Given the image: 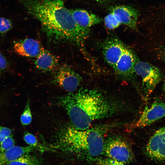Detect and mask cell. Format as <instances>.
I'll return each mask as SVG.
<instances>
[{
  "label": "cell",
  "mask_w": 165,
  "mask_h": 165,
  "mask_svg": "<svg viewBox=\"0 0 165 165\" xmlns=\"http://www.w3.org/2000/svg\"><path fill=\"white\" fill-rule=\"evenodd\" d=\"M17 1L30 15L39 21L49 38L83 46L89 31L76 24L62 0Z\"/></svg>",
  "instance_id": "obj_1"
},
{
  "label": "cell",
  "mask_w": 165,
  "mask_h": 165,
  "mask_svg": "<svg viewBox=\"0 0 165 165\" xmlns=\"http://www.w3.org/2000/svg\"><path fill=\"white\" fill-rule=\"evenodd\" d=\"M56 101L66 111L72 125L79 130L89 128L95 120L115 115L121 108L98 90L82 88L59 97Z\"/></svg>",
  "instance_id": "obj_2"
},
{
  "label": "cell",
  "mask_w": 165,
  "mask_h": 165,
  "mask_svg": "<svg viewBox=\"0 0 165 165\" xmlns=\"http://www.w3.org/2000/svg\"><path fill=\"white\" fill-rule=\"evenodd\" d=\"M105 130L101 126L79 130L67 126L58 132L52 146L89 163L97 162L104 155Z\"/></svg>",
  "instance_id": "obj_3"
},
{
  "label": "cell",
  "mask_w": 165,
  "mask_h": 165,
  "mask_svg": "<svg viewBox=\"0 0 165 165\" xmlns=\"http://www.w3.org/2000/svg\"><path fill=\"white\" fill-rule=\"evenodd\" d=\"M104 153L107 157L126 164L132 162L134 159L130 145L118 136H110L105 139Z\"/></svg>",
  "instance_id": "obj_4"
},
{
  "label": "cell",
  "mask_w": 165,
  "mask_h": 165,
  "mask_svg": "<svg viewBox=\"0 0 165 165\" xmlns=\"http://www.w3.org/2000/svg\"><path fill=\"white\" fill-rule=\"evenodd\" d=\"M134 72L142 79V88L145 94L148 96L163 78L162 71L153 65L138 59Z\"/></svg>",
  "instance_id": "obj_5"
},
{
  "label": "cell",
  "mask_w": 165,
  "mask_h": 165,
  "mask_svg": "<svg viewBox=\"0 0 165 165\" xmlns=\"http://www.w3.org/2000/svg\"><path fill=\"white\" fill-rule=\"evenodd\" d=\"M82 81L81 76L68 65L60 67L54 74L53 81L69 93L74 92Z\"/></svg>",
  "instance_id": "obj_6"
},
{
  "label": "cell",
  "mask_w": 165,
  "mask_h": 165,
  "mask_svg": "<svg viewBox=\"0 0 165 165\" xmlns=\"http://www.w3.org/2000/svg\"><path fill=\"white\" fill-rule=\"evenodd\" d=\"M165 117V101L157 99L145 108L139 119L131 128H140L149 126Z\"/></svg>",
  "instance_id": "obj_7"
},
{
  "label": "cell",
  "mask_w": 165,
  "mask_h": 165,
  "mask_svg": "<svg viewBox=\"0 0 165 165\" xmlns=\"http://www.w3.org/2000/svg\"><path fill=\"white\" fill-rule=\"evenodd\" d=\"M147 155L154 160L165 161V127L157 130L146 147Z\"/></svg>",
  "instance_id": "obj_8"
},
{
  "label": "cell",
  "mask_w": 165,
  "mask_h": 165,
  "mask_svg": "<svg viewBox=\"0 0 165 165\" xmlns=\"http://www.w3.org/2000/svg\"><path fill=\"white\" fill-rule=\"evenodd\" d=\"M127 48L119 39L114 37L107 38L102 44L105 61L113 68Z\"/></svg>",
  "instance_id": "obj_9"
},
{
  "label": "cell",
  "mask_w": 165,
  "mask_h": 165,
  "mask_svg": "<svg viewBox=\"0 0 165 165\" xmlns=\"http://www.w3.org/2000/svg\"><path fill=\"white\" fill-rule=\"evenodd\" d=\"M138 59L134 53L127 48L113 69L121 78L130 80L135 73L134 68Z\"/></svg>",
  "instance_id": "obj_10"
},
{
  "label": "cell",
  "mask_w": 165,
  "mask_h": 165,
  "mask_svg": "<svg viewBox=\"0 0 165 165\" xmlns=\"http://www.w3.org/2000/svg\"><path fill=\"white\" fill-rule=\"evenodd\" d=\"M14 51L22 56L36 58L43 48L37 40L28 38L14 41Z\"/></svg>",
  "instance_id": "obj_11"
},
{
  "label": "cell",
  "mask_w": 165,
  "mask_h": 165,
  "mask_svg": "<svg viewBox=\"0 0 165 165\" xmlns=\"http://www.w3.org/2000/svg\"><path fill=\"white\" fill-rule=\"evenodd\" d=\"M111 12L121 24L125 25L133 29H137L139 14L136 9L128 6H119L113 8Z\"/></svg>",
  "instance_id": "obj_12"
},
{
  "label": "cell",
  "mask_w": 165,
  "mask_h": 165,
  "mask_svg": "<svg viewBox=\"0 0 165 165\" xmlns=\"http://www.w3.org/2000/svg\"><path fill=\"white\" fill-rule=\"evenodd\" d=\"M76 24L82 28L89 31L92 26L99 24L101 19L94 14L81 9H70Z\"/></svg>",
  "instance_id": "obj_13"
},
{
  "label": "cell",
  "mask_w": 165,
  "mask_h": 165,
  "mask_svg": "<svg viewBox=\"0 0 165 165\" xmlns=\"http://www.w3.org/2000/svg\"><path fill=\"white\" fill-rule=\"evenodd\" d=\"M36 58L35 62V67L43 72L53 70L58 65L59 60L57 57L44 48Z\"/></svg>",
  "instance_id": "obj_14"
},
{
  "label": "cell",
  "mask_w": 165,
  "mask_h": 165,
  "mask_svg": "<svg viewBox=\"0 0 165 165\" xmlns=\"http://www.w3.org/2000/svg\"><path fill=\"white\" fill-rule=\"evenodd\" d=\"M35 148L30 145L26 147L14 146L6 151L0 152V165H5L25 155L30 154Z\"/></svg>",
  "instance_id": "obj_15"
},
{
  "label": "cell",
  "mask_w": 165,
  "mask_h": 165,
  "mask_svg": "<svg viewBox=\"0 0 165 165\" xmlns=\"http://www.w3.org/2000/svg\"><path fill=\"white\" fill-rule=\"evenodd\" d=\"M41 161L37 157L28 154L5 165H41Z\"/></svg>",
  "instance_id": "obj_16"
},
{
  "label": "cell",
  "mask_w": 165,
  "mask_h": 165,
  "mask_svg": "<svg viewBox=\"0 0 165 165\" xmlns=\"http://www.w3.org/2000/svg\"><path fill=\"white\" fill-rule=\"evenodd\" d=\"M23 138L25 142L29 145L35 148H38L39 150L42 151L45 149L44 147L39 144L36 137L30 133L25 132Z\"/></svg>",
  "instance_id": "obj_17"
},
{
  "label": "cell",
  "mask_w": 165,
  "mask_h": 165,
  "mask_svg": "<svg viewBox=\"0 0 165 165\" xmlns=\"http://www.w3.org/2000/svg\"><path fill=\"white\" fill-rule=\"evenodd\" d=\"M32 115L30 105V101L28 99L24 109L20 117V122L23 125L30 124L32 121Z\"/></svg>",
  "instance_id": "obj_18"
},
{
  "label": "cell",
  "mask_w": 165,
  "mask_h": 165,
  "mask_svg": "<svg viewBox=\"0 0 165 165\" xmlns=\"http://www.w3.org/2000/svg\"><path fill=\"white\" fill-rule=\"evenodd\" d=\"M104 22L105 26L110 30L115 29L121 24L115 16L111 12L105 16Z\"/></svg>",
  "instance_id": "obj_19"
},
{
  "label": "cell",
  "mask_w": 165,
  "mask_h": 165,
  "mask_svg": "<svg viewBox=\"0 0 165 165\" xmlns=\"http://www.w3.org/2000/svg\"><path fill=\"white\" fill-rule=\"evenodd\" d=\"M13 28V22L9 19L0 17V34L4 35Z\"/></svg>",
  "instance_id": "obj_20"
},
{
  "label": "cell",
  "mask_w": 165,
  "mask_h": 165,
  "mask_svg": "<svg viewBox=\"0 0 165 165\" xmlns=\"http://www.w3.org/2000/svg\"><path fill=\"white\" fill-rule=\"evenodd\" d=\"M15 141L12 135L6 138L0 143V152L6 151L14 146Z\"/></svg>",
  "instance_id": "obj_21"
},
{
  "label": "cell",
  "mask_w": 165,
  "mask_h": 165,
  "mask_svg": "<svg viewBox=\"0 0 165 165\" xmlns=\"http://www.w3.org/2000/svg\"><path fill=\"white\" fill-rule=\"evenodd\" d=\"M96 162L97 165H128L127 164L118 161L108 157L102 158L98 160Z\"/></svg>",
  "instance_id": "obj_22"
},
{
  "label": "cell",
  "mask_w": 165,
  "mask_h": 165,
  "mask_svg": "<svg viewBox=\"0 0 165 165\" xmlns=\"http://www.w3.org/2000/svg\"><path fill=\"white\" fill-rule=\"evenodd\" d=\"M12 134L10 129L0 126V143L6 138L12 135Z\"/></svg>",
  "instance_id": "obj_23"
},
{
  "label": "cell",
  "mask_w": 165,
  "mask_h": 165,
  "mask_svg": "<svg viewBox=\"0 0 165 165\" xmlns=\"http://www.w3.org/2000/svg\"><path fill=\"white\" fill-rule=\"evenodd\" d=\"M156 56L165 64V45H160L156 48Z\"/></svg>",
  "instance_id": "obj_24"
},
{
  "label": "cell",
  "mask_w": 165,
  "mask_h": 165,
  "mask_svg": "<svg viewBox=\"0 0 165 165\" xmlns=\"http://www.w3.org/2000/svg\"><path fill=\"white\" fill-rule=\"evenodd\" d=\"M9 63L6 57L0 52V74L8 68Z\"/></svg>",
  "instance_id": "obj_25"
},
{
  "label": "cell",
  "mask_w": 165,
  "mask_h": 165,
  "mask_svg": "<svg viewBox=\"0 0 165 165\" xmlns=\"http://www.w3.org/2000/svg\"><path fill=\"white\" fill-rule=\"evenodd\" d=\"M162 90L165 95V82L163 83L162 86Z\"/></svg>",
  "instance_id": "obj_26"
},
{
  "label": "cell",
  "mask_w": 165,
  "mask_h": 165,
  "mask_svg": "<svg viewBox=\"0 0 165 165\" xmlns=\"http://www.w3.org/2000/svg\"><path fill=\"white\" fill-rule=\"evenodd\" d=\"M95 1H101V0H95Z\"/></svg>",
  "instance_id": "obj_27"
}]
</instances>
